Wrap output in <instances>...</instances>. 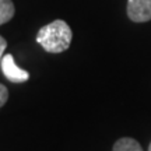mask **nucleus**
Wrapping results in <instances>:
<instances>
[{
    "label": "nucleus",
    "instance_id": "nucleus-2",
    "mask_svg": "<svg viewBox=\"0 0 151 151\" xmlns=\"http://www.w3.org/2000/svg\"><path fill=\"white\" fill-rule=\"evenodd\" d=\"M127 17L134 22L151 20V0H127Z\"/></svg>",
    "mask_w": 151,
    "mask_h": 151
},
{
    "label": "nucleus",
    "instance_id": "nucleus-8",
    "mask_svg": "<svg viewBox=\"0 0 151 151\" xmlns=\"http://www.w3.org/2000/svg\"><path fill=\"white\" fill-rule=\"evenodd\" d=\"M148 151H151V143H150V146H148Z\"/></svg>",
    "mask_w": 151,
    "mask_h": 151
},
{
    "label": "nucleus",
    "instance_id": "nucleus-7",
    "mask_svg": "<svg viewBox=\"0 0 151 151\" xmlns=\"http://www.w3.org/2000/svg\"><path fill=\"white\" fill-rule=\"evenodd\" d=\"M6 48H7V41L0 35V63H1V59H3V56H4L3 53H4Z\"/></svg>",
    "mask_w": 151,
    "mask_h": 151
},
{
    "label": "nucleus",
    "instance_id": "nucleus-3",
    "mask_svg": "<svg viewBox=\"0 0 151 151\" xmlns=\"http://www.w3.org/2000/svg\"><path fill=\"white\" fill-rule=\"evenodd\" d=\"M1 70H3V74L6 76L7 80H10L11 83H24L29 78V73L25 70H22L21 67L14 63V59H13V55L7 53L3 56L1 59Z\"/></svg>",
    "mask_w": 151,
    "mask_h": 151
},
{
    "label": "nucleus",
    "instance_id": "nucleus-5",
    "mask_svg": "<svg viewBox=\"0 0 151 151\" xmlns=\"http://www.w3.org/2000/svg\"><path fill=\"white\" fill-rule=\"evenodd\" d=\"M16 9L11 0H0V25L9 22L14 17Z\"/></svg>",
    "mask_w": 151,
    "mask_h": 151
},
{
    "label": "nucleus",
    "instance_id": "nucleus-1",
    "mask_svg": "<svg viewBox=\"0 0 151 151\" xmlns=\"http://www.w3.org/2000/svg\"><path fill=\"white\" fill-rule=\"evenodd\" d=\"M73 32L63 20H55L43 25L37 34V42L49 53H62L70 48Z\"/></svg>",
    "mask_w": 151,
    "mask_h": 151
},
{
    "label": "nucleus",
    "instance_id": "nucleus-4",
    "mask_svg": "<svg viewBox=\"0 0 151 151\" xmlns=\"http://www.w3.org/2000/svg\"><path fill=\"white\" fill-rule=\"evenodd\" d=\"M113 151H143V148L137 140L132 137H123L115 143Z\"/></svg>",
    "mask_w": 151,
    "mask_h": 151
},
{
    "label": "nucleus",
    "instance_id": "nucleus-6",
    "mask_svg": "<svg viewBox=\"0 0 151 151\" xmlns=\"http://www.w3.org/2000/svg\"><path fill=\"white\" fill-rule=\"evenodd\" d=\"M7 99H9V91L3 84H0V108L7 102Z\"/></svg>",
    "mask_w": 151,
    "mask_h": 151
}]
</instances>
